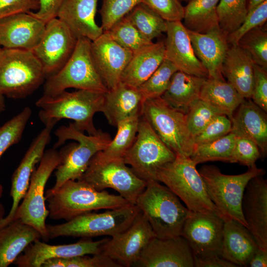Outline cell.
Returning <instances> with one entry per match:
<instances>
[{
	"label": "cell",
	"instance_id": "cell-39",
	"mask_svg": "<svg viewBox=\"0 0 267 267\" xmlns=\"http://www.w3.org/2000/svg\"><path fill=\"white\" fill-rule=\"evenodd\" d=\"M217 6L219 28L227 36L237 30L248 14L247 0H220Z\"/></svg>",
	"mask_w": 267,
	"mask_h": 267
},
{
	"label": "cell",
	"instance_id": "cell-60",
	"mask_svg": "<svg viewBox=\"0 0 267 267\" xmlns=\"http://www.w3.org/2000/svg\"><path fill=\"white\" fill-rule=\"evenodd\" d=\"M1 48H2V47H1V45H0V51L1 49Z\"/></svg>",
	"mask_w": 267,
	"mask_h": 267
},
{
	"label": "cell",
	"instance_id": "cell-51",
	"mask_svg": "<svg viewBox=\"0 0 267 267\" xmlns=\"http://www.w3.org/2000/svg\"><path fill=\"white\" fill-rule=\"evenodd\" d=\"M39 0H0V19L18 13L38 10Z\"/></svg>",
	"mask_w": 267,
	"mask_h": 267
},
{
	"label": "cell",
	"instance_id": "cell-3",
	"mask_svg": "<svg viewBox=\"0 0 267 267\" xmlns=\"http://www.w3.org/2000/svg\"><path fill=\"white\" fill-rule=\"evenodd\" d=\"M105 92L85 89L69 92L64 90L53 95H43L36 102L40 108L39 117L46 125L62 119L73 120L75 127L88 134H96L93 116L101 112Z\"/></svg>",
	"mask_w": 267,
	"mask_h": 267
},
{
	"label": "cell",
	"instance_id": "cell-40",
	"mask_svg": "<svg viewBox=\"0 0 267 267\" xmlns=\"http://www.w3.org/2000/svg\"><path fill=\"white\" fill-rule=\"evenodd\" d=\"M177 71L172 63L164 59L154 73L137 88L143 101L161 97L168 88L171 78Z\"/></svg>",
	"mask_w": 267,
	"mask_h": 267
},
{
	"label": "cell",
	"instance_id": "cell-15",
	"mask_svg": "<svg viewBox=\"0 0 267 267\" xmlns=\"http://www.w3.org/2000/svg\"><path fill=\"white\" fill-rule=\"evenodd\" d=\"M223 222L215 213L191 211L180 235L188 242L193 257L221 256Z\"/></svg>",
	"mask_w": 267,
	"mask_h": 267
},
{
	"label": "cell",
	"instance_id": "cell-53",
	"mask_svg": "<svg viewBox=\"0 0 267 267\" xmlns=\"http://www.w3.org/2000/svg\"><path fill=\"white\" fill-rule=\"evenodd\" d=\"M194 257V267H236V265L220 256L204 258Z\"/></svg>",
	"mask_w": 267,
	"mask_h": 267
},
{
	"label": "cell",
	"instance_id": "cell-32",
	"mask_svg": "<svg viewBox=\"0 0 267 267\" xmlns=\"http://www.w3.org/2000/svg\"><path fill=\"white\" fill-rule=\"evenodd\" d=\"M206 79L178 70L161 97L169 105L186 114L190 106L200 98Z\"/></svg>",
	"mask_w": 267,
	"mask_h": 267
},
{
	"label": "cell",
	"instance_id": "cell-2",
	"mask_svg": "<svg viewBox=\"0 0 267 267\" xmlns=\"http://www.w3.org/2000/svg\"><path fill=\"white\" fill-rule=\"evenodd\" d=\"M57 140L54 148L62 145L68 140L78 142L70 143L59 151L60 162L55 172V182L47 191L54 192L69 180H78L87 168L92 157L104 150L111 141L110 134L101 130L96 134L86 135L77 129L73 123L60 126L55 132Z\"/></svg>",
	"mask_w": 267,
	"mask_h": 267
},
{
	"label": "cell",
	"instance_id": "cell-44",
	"mask_svg": "<svg viewBox=\"0 0 267 267\" xmlns=\"http://www.w3.org/2000/svg\"><path fill=\"white\" fill-rule=\"evenodd\" d=\"M42 267H121L103 254L80 256L68 258H55L45 261Z\"/></svg>",
	"mask_w": 267,
	"mask_h": 267
},
{
	"label": "cell",
	"instance_id": "cell-11",
	"mask_svg": "<svg viewBox=\"0 0 267 267\" xmlns=\"http://www.w3.org/2000/svg\"><path fill=\"white\" fill-rule=\"evenodd\" d=\"M176 157L175 153L162 141L148 121L140 115L134 140L123 158L125 163L131 166L139 178L147 182L158 181V171Z\"/></svg>",
	"mask_w": 267,
	"mask_h": 267
},
{
	"label": "cell",
	"instance_id": "cell-21",
	"mask_svg": "<svg viewBox=\"0 0 267 267\" xmlns=\"http://www.w3.org/2000/svg\"><path fill=\"white\" fill-rule=\"evenodd\" d=\"M263 176L255 177L247 183L242 198V211L258 246L267 250V180Z\"/></svg>",
	"mask_w": 267,
	"mask_h": 267
},
{
	"label": "cell",
	"instance_id": "cell-8",
	"mask_svg": "<svg viewBox=\"0 0 267 267\" xmlns=\"http://www.w3.org/2000/svg\"><path fill=\"white\" fill-rule=\"evenodd\" d=\"M140 212L136 205L131 204L100 213H85L62 224H46V227L49 239L59 236H112L127 229Z\"/></svg>",
	"mask_w": 267,
	"mask_h": 267
},
{
	"label": "cell",
	"instance_id": "cell-30",
	"mask_svg": "<svg viewBox=\"0 0 267 267\" xmlns=\"http://www.w3.org/2000/svg\"><path fill=\"white\" fill-rule=\"evenodd\" d=\"M41 238L39 232L20 219L0 228V267H7L32 243Z\"/></svg>",
	"mask_w": 267,
	"mask_h": 267
},
{
	"label": "cell",
	"instance_id": "cell-59",
	"mask_svg": "<svg viewBox=\"0 0 267 267\" xmlns=\"http://www.w3.org/2000/svg\"><path fill=\"white\" fill-rule=\"evenodd\" d=\"M181 2L183 1V2H186V3H188L190 0H180Z\"/></svg>",
	"mask_w": 267,
	"mask_h": 267
},
{
	"label": "cell",
	"instance_id": "cell-13",
	"mask_svg": "<svg viewBox=\"0 0 267 267\" xmlns=\"http://www.w3.org/2000/svg\"><path fill=\"white\" fill-rule=\"evenodd\" d=\"M98 191L110 188L130 203L135 205L147 182L139 178L127 166L123 158L98 162L91 159L86 171L78 179Z\"/></svg>",
	"mask_w": 267,
	"mask_h": 267
},
{
	"label": "cell",
	"instance_id": "cell-7",
	"mask_svg": "<svg viewBox=\"0 0 267 267\" xmlns=\"http://www.w3.org/2000/svg\"><path fill=\"white\" fill-rule=\"evenodd\" d=\"M196 164L189 157L176 156L158 171L157 180L163 183L193 212L219 214L210 199Z\"/></svg>",
	"mask_w": 267,
	"mask_h": 267
},
{
	"label": "cell",
	"instance_id": "cell-26",
	"mask_svg": "<svg viewBox=\"0 0 267 267\" xmlns=\"http://www.w3.org/2000/svg\"><path fill=\"white\" fill-rule=\"evenodd\" d=\"M187 30L193 51L208 73V78L224 80L222 63L229 47L226 37L220 29L205 34Z\"/></svg>",
	"mask_w": 267,
	"mask_h": 267
},
{
	"label": "cell",
	"instance_id": "cell-37",
	"mask_svg": "<svg viewBox=\"0 0 267 267\" xmlns=\"http://www.w3.org/2000/svg\"><path fill=\"white\" fill-rule=\"evenodd\" d=\"M235 139V135L230 133L213 141L195 145L190 158L196 165L216 161L232 163Z\"/></svg>",
	"mask_w": 267,
	"mask_h": 267
},
{
	"label": "cell",
	"instance_id": "cell-50",
	"mask_svg": "<svg viewBox=\"0 0 267 267\" xmlns=\"http://www.w3.org/2000/svg\"><path fill=\"white\" fill-rule=\"evenodd\" d=\"M251 99L267 112V70L255 64L254 82Z\"/></svg>",
	"mask_w": 267,
	"mask_h": 267
},
{
	"label": "cell",
	"instance_id": "cell-54",
	"mask_svg": "<svg viewBox=\"0 0 267 267\" xmlns=\"http://www.w3.org/2000/svg\"><path fill=\"white\" fill-rule=\"evenodd\" d=\"M248 266L250 267H267V250L259 247L251 258Z\"/></svg>",
	"mask_w": 267,
	"mask_h": 267
},
{
	"label": "cell",
	"instance_id": "cell-10",
	"mask_svg": "<svg viewBox=\"0 0 267 267\" xmlns=\"http://www.w3.org/2000/svg\"><path fill=\"white\" fill-rule=\"evenodd\" d=\"M140 115L176 156L190 157L195 144L185 113L172 107L159 97L145 100Z\"/></svg>",
	"mask_w": 267,
	"mask_h": 267
},
{
	"label": "cell",
	"instance_id": "cell-42",
	"mask_svg": "<svg viewBox=\"0 0 267 267\" xmlns=\"http://www.w3.org/2000/svg\"><path fill=\"white\" fill-rule=\"evenodd\" d=\"M31 114V108L25 107L0 127V158L7 149L21 140Z\"/></svg>",
	"mask_w": 267,
	"mask_h": 267
},
{
	"label": "cell",
	"instance_id": "cell-1",
	"mask_svg": "<svg viewBox=\"0 0 267 267\" xmlns=\"http://www.w3.org/2000/svg\"><path fill=\"white\" fill-rule=\"evenodd\" d=\"M45 198L49 217L66 221L92 211L114 209L132 204L120 195L104 190L98 191L80 180H69L54 192L46 191Z\"/></svg>",
	"mask_w": 267,
	"mask_h": 267
},
{
	"label": "cell",
	"instance_id": "cell-20",
	"mask_svg": "<svg viewBox=\"0 0 267 267\" xmlns=\"http://www.w3.org/2000/svg\"><path fill=\"white\" fill-rule=\"evenodd\" d=\"M91 52L97 71L107 90L120 82L133 53L117 43L107 32L91 41Z\"/></svg>",
	"mask_w": 267,
	"mask_h": 267
},
{
	"label": "cell",
	"instance_id": "cell-9",
	"mask_svg": "<svg viewBox=\"0 0 267 267\" xmlns=\"http://www.w3.org/2000/svg\"><path fill=\"white\" fill-rule=\"evenodd\" d=\"M89 40H77L75 49L64 66L46 79L43 95H53L68 88L106 92L108 90L95 67Z\"/></svg>",
	"mask_w": 267,
	"mask_h": 267
},
{
	"label": "cell",
	"instance_id": "cell-33",
	"mask_svg": "<svg viewBox=\"0 0 267 267\" xmlns=\"http://www.w3.org/2000/svg\"><path fill=\"white\" fill-rule=\"evenodd\" d=\"M200 98L230 119L245 99L224 80L207 78L202 88Z\"/></svg>",
	"mask_w": 267,
	"mask_h": 267
},
{
	"label": "cell",
	"instance_id": "cell-57",
	"mask_svg": "<svg viewBox=\"0 0 267 267\" xmlns=\"http://www.w3.org/2000/svg\"><path fill=\"white\" fill-rule=\"evenodd\" d=\"M5 210L3 205L0 203V220L4 217Z\"/></svg>",
	"mask_w": 267,
	"mask_h": 267
},
{
	"label": "cell",
	"instance_id": "cell-52",
	"mask_svg": "<svg viewBox=\"0 0 267 267\" xmlns=\"http://www.w3.org/2000/svg\"><path fill=\"white\" fill-rule=\"evenodd\" d=\"M65 0H39V9L29 13L45 23L57 17L58 12Z\"/></svg>",
	"mask_w": 267,
	"mask_h": 267
},
{
	"label": "cell",
	"instance_id": "cell-38",
	"mask_svg": "<svg viewBox=\"0 0 267 267\" xmlns=\"http://www.w3.org/2000/svg\"><path fill=\"white\" fill-rule=\"evenodd\" d=\"M107 32L119 44L134 53L153 43L145 38L126 16L116 22Z\"/></svg>",
	"mask_w": 267,
	"mask_h": 267
},
{
	"label": "cell",
	"instance_id": "cell-17",
	"mask_svg": "<svg viewBox=\"0 0 267 267\" xmlns=\"http://www.w3.org/2000/svg\"><path fill=\"white\" fill-rule=\"evenodd\" d=\"M57 123L51 121L45 125L44 128L32 142L19 166L14 172L10 192L12 204L7 216L0 220V228L6 226L12 221L20 202L28 190L36 165L40 163L45 147L50 141L51 131Z\"/></svg>",
	"mask_w": 267,
	"mask_h": 267
},
{
	"label": "cell",
	"instance_id": "cell-5",
	"mask_svg": "<svg viewBox=\"0 0 267 267\" xmlns=\"http://www.w3.org/2000/svg\"><path fill=\"white\" fill-rule=\"evenodd\" d=\"M198 171L220 217L224 222L234 220L248 228L242 211L243 194L249 180L255 177L264 176L266 171L255 165L236 175L223 174L214 165L203 166Z\"/></svg>",
	"mask_w": 267,
	"mask_h": 267
},
{
	"label": "cell",
	"instance_id": "cell-12",
	"mask_svg": "<svg viewBox=\"0 0 267 267\" xmlns=\"http://www.w3.org/2000/svg\"><path fill=\"white\" fill-rule=\"evenodd\" d=\"M60 162L59 153L55 148L44 151L39 165L32 174L28 190L12 220L20 219L34 227L44 241L49 239L45 224L49 211L45 207L44 189L50 175Z\"/></svg>",
	"mask_w": 267,
	"mask_h": 267
},
{
	"label": "cell",
	"instance_id": "cell-48",
	"mask_svg": "<svg viewBox=\"0 0 267 267\" xmlns=\"http://www.w3.org/2000/svg\"><path fill=\"white\" fill-rule=\"evenodd\" d=\"M261 157L258 146L251 140L235 136L231 155L232 163H238L248 168L256 165Z\"/></svg>",
	"mask_w": 267,
	"mask_h": 267
},
{
	"label": "cell",
	"instance_id": "cell-16",
	"mask_svg": "<svg viewBox=\"0 0 267 267\" xmlns=\"http://www.w3.org/2000/svg\"><path fill=\"white\" fill-rule=\"evenodd\" d=\"M111 237L104 244L101 253L121 267H134L143 250L156 236L140 212L127 229Z\"/></svg>",
	"mask_w": 267,
	"mask_h": 267
},
{
	"label": "cell",
	"instance_id": "cell-31",
	"mask_svg": "<svg viewBox=\"0 0 267 267\" xmlns=\"http://www.w3.org/2000/svg\"><path fill=\"white\" fill-rule=\"evenodd\" d=\"M164 57L163 41L153 42L133 53L122 74L121 82L137 89L157 69Z\"/></svg>",
	"mask_w": 267,
	"mask_h": 267
},
{
	"label": "cell",
	"instance_id": "cell-6",
	"mask_svg": "<svg viewBox=\"0 0 267 267\" xmlns=\"http://www.w3.org/2000/svg\"><path fill=\"white\" fill-rule=\"evenodd\" d=\"M46 80L44 68L32 51L2 47L0 51V93L25 98Z\"/></svg>",
	"mask_w": 267,
	"mask_h": 267
},
{
	"label": "cell",
	"instance_id": "cell-19",
	"mask_svg": "<svg viewBox=\"0 0 267 267\" xmlns=\"http://www.w3.org/2000/svg\"><path fill=\"white\" fill-rule=\"evenodd\" d=\"M138 267H193L194 257L187 241L181 235L152 239L134 265Z\"/></svg>",
	"mask_w": 267,
	"mask_h": 267
},
{
	"label": "cell",
	"instance_id": "cell-58",
	"mask_svg": "<svg viewBox=\"0 0 267 267\" xmlns=\"http://www.w3.org/2000/svg\"><path fill=\"white\" fill-rule=\"evenodd\" d=\"M3 192V187L0 184V198L2 196Z\"/></svg>",
	"mask_w": 267,
	"mask_h": 267
},
{
	"label": "cell",
	"instance_id": "cell-56",
	"mask_svg": "<svg viewBox=\"0 0 267 267\" xmlns=\"http://www.w3.org/2000/svg\"><path fill=\"white\" fill-rule=\"evenodd\" d=\"M4 97L0 93V114L5 110V104Z\"/></svg>",
	"mask_w": 267,
	"mask_h": 267
},
{
	"label": "cell",
	"instance_id": "cell-22",
	"mask_svg": "<svg viewBox=\"0 0 267 267\" xmlns=\"http://www.w3.org/2000/svg\"><path fill=\"white\" fill-rule=\"evenodd\" d=\"M164 59L172 63L178 71L208 78V73L195 55L187 30L181 21H167Z\"/></svg>",
	"mask_w": 267,
	"mask_h": 267
},
{
	"label": "cell",
	"instance_id": "cell-29",
	"mask_svg": "<svg viewBox=\"0 0 267 267\" xmlns=\"http://www.w3.org/2000/svg\"><path fill=\"white\" fill-rule=\"evenodd\" d=\"M254 65L246 51L237 44L229 45L222 63V75L245 99L251 98Z\"/></svg>",
	"mask_w": 267,
	"mask_h": 267
},
{
	"label": "cell",
	"instance_id": "cell-24",
	"mask_svg": "<svg viewBox=\"0 0 267 267\" xmlns=\"http://www.w3.org/2000/svg\"><path fill=\"white\" fill-rule=\"evenodd\" d=\"M231 121V133L254 142L259 148L262 158H265L267 154V113L251 98L245 99L234 112Z\"/></svg>",
	"mask_w": 267,
	"mask_h": 267
},
{
	"label": "cell",
	"instance_id": "cell-46",
	"mask_svg": "<svg viewBox=\"0 0 267 267\" xmlns=\"http://www.w3.org/2000/svg\"><path fill=\"white\" fill-rule=\"evenodd\" d=\"M267 20V0L248 11L241 26L234 32L227 36L228 44L229 45L237 44L239 40L244 34L256 27H263Z\"/></svg>",
	"mask_w": 267,
	"mask_h": 267
},
{
	"label": "cell",
	"instance_id": "cell-35",
	"mask_svg": "<svg viewBox=\"0 0 267 267\" xmlns=\"http://www.w3.org/2000/svg\"><path fill=\"white\" fill-rule=\"evenodd\" d=\"M140 115H136L119 123L117 134L103 150L96 153L92 159L98 162L123 158L135 138Z\"/></svg>",
	"mask_w": 267,
	"mask_h": 267
},
{
	"label": "cell",
	"instance_id": "cell-49",
	"mask_svg": "<svg viewBox=\"0 0 267 267\" xmlns=\"http://www.w3.org/2000/svg\"><path fill=\"white\" fill-rule=\"evenodd\" d=\"M142 2L166 21H181L184 6L180 0H142Z\"/></svg>",
	"mask_w": 267,
	"mask_h": 267
},
{
	"label": "cell",
	"instance_id": "cell-27",
	"mask_svg": "<svg viewBox=\"0 0 267 267\" xmlns=\"http://www.w3.org/2000/svg\"><path fill=\"white\" fill-rule=\"evenodd\" d=\"M259 246L245 226L234 220L224 222L221 256L237 267L248 266Z\"/></svg>",
	"mask_w": 267,
	"mask_h": 267
},
{
	"label": "cell",
	"instance_id": "cell-36",
	"mask_svg": "<svg viewBox=\"0 0 267 267\" xmlns=\"http://www.w3.org/2000/svg\"><path fill=\"white\" fill-rule=\"evenodd\" d=\"M127 16L147 39L153 40L166 33L167 21L142 2L135 6Z\"/></svg>",
	"mask_w": 267,
	"mask_h": 267
},
{
	"label": "cell",
	"instance_id": "cell-55",
	"mask_svg": "<svg viewBox=\"0 0 267 267\" xmlns=\"http://www.w3.org/2000/svg\"><path fill=\"white\" fill-rule=\"evenodd\" d=\"M266 0H247L248 11H250Z\"/></svg>",
	"mask_w": 267,
	"mask_h": 267
},
{
	"label": "cell",
	"instance_id": "cell-45",
	"mask_svg": "<svg viewBox=\"0 0 267 267\" xmlns=\"http://www.w3.org/2000/svg\"><path fill=\"white\" fill-rule=\"evenodd\" d=\"M142 0H103L99 13L103 31L126 16Z\"/></svg>",
	"mask_w": 267,
	"mask_h": 267
},
{
	"label": "cell",
	"instance_id": "cell-47",
	"mask_svg": "<svg viewBox=\"0 0 267 267\" xmlns=\"http://www.w3.org/2000/svg\"><path fill=\"white\" fill-rule=\"evenodd\" d=\"M231 119L225 115L219 114L194 137V144H203L217 140L231 133Z\"/></svg>",
	"mask_w": 267,
	"mask_h": 267
},
{
	"label": "cell",
	"instance_id": "cell-41",
	"mask_svg": "<svg viewBox=\"0 0 267 267\" xmlns=\"http://www.w3.org/2000/svg\"><path fill=\"white\" fill-rule=\"evenodd\" d=\"M237 45L250 55L255 64L267 70V32L262 27L247 32Z\"/></svg>",
	"mask_w": 267,
	"mask_h": 267
},
{
	"label": "cell",
	"instance_id": "cell-14",
	"mask_svg": "<svg viewBox=\"0 0 267 267\" xmlns=\"http://www.w3.org/2000/svg\"><path fill=\"white\" fill-rule=\"evenodd\" d=\"M78 39L58 18L48 21L32 52L42 64L46 79L56 73L73 53Z\"/></svg>",
	"mask_w": 267,
	"mask_h": 267
},
{
	"label": "cell",
	"instance_id": "cell-18",
	"mask_svg": "<svg viewBox=\"0 0 267 267\" xmlns=\"http://www.w3.org/2000/svg\"><path fill=\"white\" fill-rule=\"evenodd\" d=\"M108 240L104 238L94 241L89 238H82L75 243L64 245H50L37 240L31 243L13 263L18 267H42L45 261L51 259L98 254Z\"/></svg>",
	"mask_w": 267,
	"mask_h": 267
},
{
	"label": "cell",
	"instance_id": "cell-25",
	"mask_svg": "<svg viewBox=\"0 0 267 267\" xmlns=\"http://www.w3.org/2000/svg\"><path fill=\"white\" fill-rule=\"evenodd\" d=\"M98 0H65L57 18L61 21L78 39L93 41L103 33L101 26L95 20Z\"/></svg>",
	"mask_w": 267,
	"mask_h": 267
},
{
	"label": "cell",
	"instance_id": "cell-4",
	"mask_svg": "<svg viewBox=\"0 0 267 267\" xmlns=\"http://www.w3.org/2000/svg\"><path fill=\"white\" fill-rule=\"evenodd\" d=\"M135 205L159 238L180 236L191 213L168 187L155 180L147 182Z\"/></svg>",
	"mask_w": 267,
	"mask_h": 267
},
{
	"label": "cell",
	"instance_id": "cell-28",
	"mask_svg": "<svg viewBox=\"0 0 267 267\" xmlns=\"http://www.w3.org/2000/svg\"><path fill=\"white\" fill-rule=\"evenodd\" d=\"M143 102L137 89L120 82L115 88L105 92L101 112L108 123L116 127L122 121L140 115Z\"/></svg>",
	"mask_w": 267,
	"mask_h": 267
},
{
	"label": "cell",
	"instance_id": "cell-43",
	"mask_svg": "<svg viewBox=\"0 0 267 267\" xmlns=\"http://www.w3.org/2000/svg\"><path fill=\"white\" fill-rule=\"evenodd\" d=\"M219 114H222L202 99L194 101L186 113L187 127L193 138Z\"/></svg>",
	"mask_w": 267,
	"mask_h": 267
},
{
	"label": "cell",
	"instance_id": "cell-34",
	"mask_svg": "<svg viewBox=\"0 0 267 267\" xmlns=\"http://www.w3.org/2000/svg\"><path fill=\"white\" fill-rule=\"evenodd\" d=\"M219 1L190 0L184 7V26L188 30L201 34L219 29L217 14Z\"/></svg>",
	"mask_w": 267,
	"mask_h": 267
},
{
	"label": "cell",
	"instance_id": "cell-23",
	"mask_svg": "<svg viewBox=\"0 0 267 267\" xmlns=\"http://www.w3.org/2000/svg\"><path fill=\"white\" fill-rule=\"evenodd\" d=\"M45 24L29 12L3 18L0 19V45L32 51L40 41Z\"/></svg>",
	"mask_w": 267,
	"mask_h": 267
}]
</instances>
